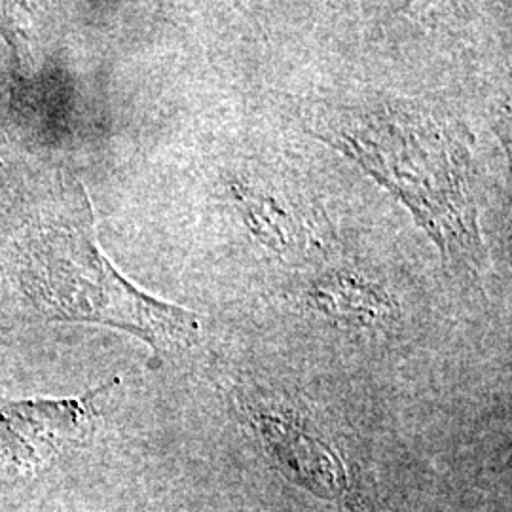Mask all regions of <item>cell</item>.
I'll use <instances>...</instances> for the list:
<instances>
[{"label":"cell","mask_w":512,"mask_h":512,"mask_svg":"<svg viewBox=\"0 0 512 512\" xmlns=\"http://www.w3.org/2000/svg\"><path fill=\"white\" fill-rule=\"evenodd\" d=\"M459 129L425 110L391 103L332 114L321 139L393 192L454 268L476 275L486 253L471 154Z\"/></svg>","instance_id":"cell-1"},{"label":"cell","mask_w":512,"mask_h":512,"mask_svg":"<svg viewBox=\"0 0 512 512\" xmlns=\"http://www.w3.org/2000/svg\"><path fill=\"white\" fill-rule=\"evenodd\" d=\"M236 198L247 226L266 247L279 253H291L300 241H304L293 211L274 196L245 186L238 188Z\"/></svg>","instance_id":"cell-5"},{"label":"cell","mask_w":512,"mask_h":512,"mask_svg":"<svg viewBox=\"0 0 512 512\" xmlns=\"http://www.w3.org/2000/svg\"><path fill=\"white\" fill-rule=\"evenodd\" d=\"M311 302L327 315L348 321H376L391 311L384 289L355 274H332L317 281L310 291Z\"/></svg>","instance_id":"cell-4"},{"label":"cell","mask_w":512,"mask_h":512,"mask_svg":"<svg viewBox=\"0 0 512 512\" xmlns=\"http://www.w3.org/2000/svg\"><path fill=\"white\" fill-rule=\"evenodd\" d=\"M27 279L48 319L128 330L147 342L156 359L188 346L200 329L192 311L141 293L114 270L97 245L84 190L71 211L31 243Z\"/></svg>","instance_id":"cell-2"},{"label":"cell","mask_w":512,"mask_h":512,"mask_svg":"<svg viewBox=\"0 0 512 512\" xmlns=\"http://www.w3.org/2000/svg\"><path fill=\"white\" fill-rule=\"evenodd\" d=\"M101 385L78 399L0 401V454L18 467H37L65 444L90 433L97 399L112 385Z\"/></svg>","instance_id":"cell-3"}]
</instances>
